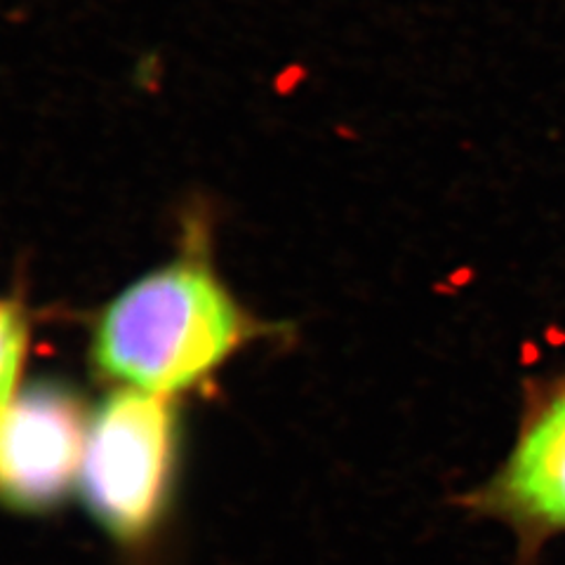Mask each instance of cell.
I'll return each mask as SVG.
<instances>
[{"mask_svg":"<svg viewBox=\"0 0 565 565\" xmlns=\"http://www.w3.org/2000/svg\"><path fill=\"white\" fill-rule=\"evenodd\" d=\"M247 321L207 264L182 257L137 278L99 313L93 359L122 388L172 396L241 347Z\"/></svg>","mask_w":565,"mask_h":565,"instance_id":"6da1fadb","label":"cell"},{"mask_svg":"<svg viewBox=\"0 0 565 565\" xmlns=\"http://www.w3.org/2000/svg\"><path fill=\"white\" fill-rule=\"evenodd\" d=\"M29 342L22 309L0 297V405L17 394V380Z\"/></svg>","mask_w":565,"mask_h":565,"instance_id":"5b68a950","label":"cell"},{"mask_svg":"<svg viewBox=\"0 0 565 565\" xmlns=\"http://www.w3.org/2000/svg\"><path fill=\"white\" fill-rule=\"evenodd\" d=\"M177 444L170 396L120 388L90 419L78 488L97 525L120 546L145 544L163 523Z\"/></svg>","mask_w":565,"mask_h":565,"instance_id":"7a4b0ae2","label":"cell"},{"mask_svg":"<svg viewBox=\"0 0 565 565\" xmlns=\"http://www.w3.org/2000/svg\"><path fill=\"white\" fill-rule=\"evenodd\" d=\"M90 419L71 388L41 382L0 405V507L43 514L81 481Z\"/></svg>","mask_w":565,"mask_h":565,"instance_id":"277c9868","label":"cell"},{"mask_svg":"<svg viewBox=\"0 0 565 565\" xmlns=\"http://www.w3.org/2000/svg\"><path fill=\"white\" fill-rule=\"evenodd\" d=\"M455 502L476 521L511 530L516 565H537L544 546L565 535V373L525 382L502 465Z\"/></svg>","mask_w":565,"mask_h":565,"instance_id":"3957f363","label":"cell"}]
</instances>
